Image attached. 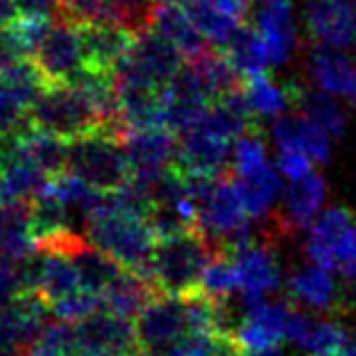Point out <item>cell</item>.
<instances>
[{"label":"cell","instance_id":"1","mask_svg":"<svg viewBox=\"0 0 356 356\" xmlns=\"http://www.w3.org/2000/svg\"><path fill=\"white\" fill-rule=\"evenodd\" d=\"M216 245L197 227H188L154 241L145 280L163 295H193L207 264L216 254Z\"/></svg>","mask_w":356,"mask_h":356},{"label":"cell","instance_id":"2","mask_svg":"<svg viewBox=\"0 0 356 356\" xmlns=\"http://www.w3.org/2000/svg\"><path fill=\"white\" fill-rule=\"evenodd\" d=\"M84 236L125 270L145 277L157 236L141 216L98 207L84 225Z\"/></svg>","mask_w":356,"mask_h":356},{"label":"cell","instance_id":"3","mask_svg":"<svg viewBox=\"0 0 356 356\" xmlns=\"http://www.w3.org/2000/svg\"><path fill=\"white\" fill-rule=\"evenodd\" d=\"M64 170L102 193L114 191L125 184L129 177L123 141L118 136L100 132V129L75 136L66 141Z\"/></svg>","mask_w":356,"mask_h":356},{"label":"cell","instance_id":"4","mask_svg":"<svg viewBox=\"0 0 356 356\" xmlns=\"http://www.w3.org/2000/svg\"><path fill=\"white\" fill-rule=\"evenodd\" d=\"M30 123L64 141L98 129V114L86 95L66 82H46L30 105Z\"/></svg>","mask_w":356,"mask_h":356},{"label":"cell","instance_id":"5","mask_svg":"<svg viewBox=\"0 0 356 356\" xmlns=\"http://www.w3.org/2000/svg\"><path fill=\"white\" fill-rule=\"evenodd\" d=\"M184 59L186 57L179 53L177 46H172L166 37L150 28L132 39L127 53L114 66L111 75L116 80L143 82L163 89L177 73V68L184 64Z\"/></svg>","mask_w":356,"mask_h":356},{"label":"cell","instance_id":"6","mask_svg":"<svg viewBox=\"0 0 356 356\" xmlns=\"http://www.w3.org/2000/svg\"><path fill=\"white\" fill-rule=\"evenodd\" d=\"M77 356H138L134 320L100 309L73 323Z\"/></svg>","mask_w":356,"mask_h":356},{"label":"cell","instance_id":"7","mask_svg":"<svg viewBox=\"0 0 356 356\" xmlns=\"http://www.w3.org/2000/svg\"><path fill=\"white\" fill-rule=\"evenodd\" d=\"M307 257L320 268L334 270L356 250V211L350 207H332L311 220Z\"/></svg>","mask_w":356,"mask_h":356},{"label":"cell","instance_id":"8","mask_svg":"<svg viewBox=\"0 0 356 356\" xmlns=\"http://www.w3.org/2000/svg\"><path fill=\"white\" fill-rule=\"evenodd\" d=\"M134 329L141 352L159 356L172 341H177L181 334L191 332L186 298L157 293L136 314Z\"/></svg>","mask_w":356,"mask_h":356},{"label":"cell","instance_id":"9","mask_svg":"<svg viewBox=\"0 0 356 356\" xmlns=\"http://www.w3.org/2000/svg\"><path fill=\"white\" fill-rule=\"evenodd\" d=\"M123 150L129 168V177L138 184H147L175 163L177 134L168 127L157 125L134 129L123 138Z\"/></svg>","mask_w":356,"mask_h":356},{"label":"cell","instance_id":"10","mask_svg":"<svg viewBox=\"0 0 356 356\" xmlns=\"http://www.w3.org/2000/svg\"><path fill=\"white\" fill-rule=\"evenodd\" d=\"M234 270H236L238 293L248 300H261L266 293L277 291L282 284L280 264H277L275 245L261 232L254 241L243 245L232 254Z\"/></svg>","mask_w":356,"mask_h":356},{"label":"cell","instance_id":"11","mask_svg":"<svg viewBox=\"0 0 356 356\" xmlns=\"http://www.w3.org/2000/svg\"><path fill=\"white\" fill-rule=\"evenodd\" d=\"M232 141L204 127H188L177 134L175 166L181 172L191 175H220L229 170Z\"/></svg>","mask_w":356,"mask_h":356},{"label":"cell","instance_id":"12","mask_svg":"<svg viewBox=\"0 0 356 356\" xmlns=\"http://www.w3.org/2000/svg\"><path fill=\"white\" fill-rule=\"evenodd\" d=\"M289 300L332 318H341L350 311V300H347L343 286L332 277V270L316 264L291 275Z\"/></svg>","mask_w":356,"mask_h":356},{"label":"cell","instance_id":"13","mask_svg":"<svg viewBox=\"0 0 356 356\" xmlns=\"http://www.w3.org/2000/svg\"><path fill=\"white\" fill-rule=\"evenodd\" d=\"M307 28L318 43L341 50L356 48L352 0H307Z\"/></svg>","mask_w":356,"mask_h":356},{"label":"cell","instance_id":"14","mask_svg":"<svg viewBox=\"0 0 356 356\" xmlns=\"http://www.w3.org/2000/svg\"><path fill=\"white\" fill-rule=\"evenodd\" d=\"M257 32L261 34L268 64L284 66L298 50V30H295L291 0H264L257 12Z\"/></svg>","mask_w":356,"mask_h":356},{"label":"cell","instance_id":"15","mask_svg":"<svg viewBox=\"0 0 356 356\" xmlns=\"http://www.w3.org/2000/svg\"><path fill=\"white\" fill-rule=\"evenodd\" d=\"M309 73L320 91L341 95L356 114V64L345 50L318 43L309 53Z\"/></svg>","mask_w":356,"mask_h":356},{"label":"cell","instance_id":"16","mask_svg":"<svg viewBox=\"0 0 356 356\" xmlns=\"http://www.w3.org/2000/svg\"><path fill=\"white\" fill-rule=\"evenodd\" d=\"M273 138L280 145V150H302L320 163H325L332 154V138L314 120L304 116L300 109L284 111V114L275 116Z\"/></svg>","mask_w":356,"mask_h":356},{"label":"cell","instance_id":"17","mask_svg":"<svg viewBox=\"0 0 356 356\" xmlns=\"http://www.w3.org/2000/svg\"><path fill=\"white\" fill-rule=\"evenodd\" d=\"M114 89H116V100H118V116H120V123L125 127V132L163 125L161 123V89L143 84V82L116 80V77H114Z\"/></svg>","mask_w":356,"mask_h":356},{"label":"cell","instance_id":"18","mask_svg":"<svg viewBox=\"0 0 356 356\" xmlns=\"http://www.w3.org/2000/svg\"><path fill=\"white\" fill-rule=\"evenodd\" d=\"M77 34H80L84 64L107 73L114 71L134 39L127 30L111 23H86L77 28Z\"/></svg>","mask_w":356,"mask_h":356},{"label":"cell","instance_id":"19","mask_svg":"<svg viewBox=\"0 0 356 356\" xmlns=\"http://www.w3.org/2000/svg\"><path fill=\"white\" fill-rule=\"evenodd\" d=\"M243 93L257 118H275L298 105L302 86L295 82H275L264 71L243 80Z\"/></svg>","mask_w":356,"mask_h":356},{"label":"cell","instance_id":"20","mask_svg":"<svg viewBox=\"0 0 356 356\" xmlns=\"http://www.w3.org/2000/svg\"><path fill=\"white\" fill-rule=\"evenodd\" d=\"M32 250L30 200H0V257L12 261Z\"/></svg>","mask_w":356,"mask_h":356},{"label":"cell","instance_id":"21","mask_svg":"<svg viewBox=\"0 0 356 356\" xmlns=\"http://www.w3.org/2000/svg\"><path fill=\"white\" fill-rule=\"evenodd\" d=\"M48 191L62 202L73 229H77V222H82V229H84L86 220L91 218V213L98 209L102 202V191L89 186L86 181H82L80 177H75L66 170L50 177Z\"/></svg>","mask_w":356,"mask_h":356},{"label":"cell","instance_id":"22","mask_svg":"<svg viewBox=\"0 0 356 356\" xmlns=\"http://www.w3.org/2000/svg\"><path fill=\"white\" fill-rule=\"evenodd\" d=\"M157 291L154 286L145 280L143 275L132 270H120L114 282H111L105 291H102V309L111 311L116 316H123L134 320L147 302H150Z\"/></svg>","mask_w":356,"mask_h":356},{"label":"cell","instance_id":"23","mask_svg":"<svg viewBox=\"0 0 356 356\" xmlns=\"http://www.w3.org/2000/svg\"><path fill=\"white\" fill-rule=\"evenodd\" d=\"M220 53L227 57V62L236 68V73L245 80L250 75L268 71V55L261 34L257 32L254 25L243 21L236 30L229 34V39L218 48Z\"/></svg>","mask_w":356,"mask_h":356},{"label":"cell","instance_id":"24","mask_svg":"<svg viewBox=\"0 0 356 356\" xmlns=\"http://www.w3.org/2000/svg\"><path fill=\"white\" fill-rule=\"evenodd\" d=\"M150 28L154 32H159L161 37H166L172 46L179 48V53L184 57H191L204 50L209 43L202 39L191 19L186 16V12L181 10L179 5H170V3H157L152 14V25Z\"/></svg>","mask_w":356,"mask_h":356},{"label":"cell","instance_id":"25","mask_svg":"<svg viewBox=\"0 0 356 356\" xmlns=\"http://www.w3.org/2000/svg\"><path fill=\"white\" fill-rule=\"evenodd\" d=\"M66 257H71V261L77 268V275H80V289H86V291L98 293V295H102V291L114 282V277L123 270V266L116 264L114 259L105 254V252L93 248L86 238L77 243Z\"/></svg>","mask_w":356,"mask_h":356},{"label":"cell","instance_id":"26","mask_svg":"<svg viewBox=\"0 0 356 356\" xmlns=\"http://www.w3.org/2000/svg\"><path fill=\"white\" fill-rule=\"evenodd\" d=\"M41 280L37 295L50 307L53 302L66 298L80 289V275L71 261V257L59 254V252H41Z\"/></svg>","mask_w":356,"mask_h":356},{"label":"cell","instance_id":"27","mask_svg":"<svg viewBox=\"0 0 356 356\" xmlns=\"http://www.w3.org/2000/svg\"><path fill=\"white\" fill-rule=\"evenodd\" d=\"M236 179L238 193L243 197V204H245V211L250 218L261 220L264 216L273 209L275 200L282 193V181L277 170L268 163L266 168L257 170L254 175L248 177H234Z\"/></svg>","mask_w":356,"mask_h":356},{"label":"cell","instance_id":"28","mask_svg":"<svg viewBox=\"0 0 356 356\" xmlns=\"http://www.w3.org/2000/svg\"><path fill=\"white\" fill-rule=\"evenodd\" d=\"M14 145L19 147V152H23L30 161L37 163L43 172H48L50 177L57 175V172H64V166H66L64 138L32 127L23 136L14 138Z\"/></svg>","mask_w":356,"mask_h":356},{"label":"cell","instance_id":"29","mask_svg":"<svg viewBox=\"0 0 356 356\" xmlns=\"http://www.w3.org/2000/svg\"><path fill=\"white\" fill-rule=\"evenodd\" d=\"M347 329L332 316L309 320L307 332L302 334L298 345L307 356H343L345 347L350 345Z\"/></svg>","mask_w":356,"mask_h":356},{"label":"cell","instance_id":"30","mask_svg":"<svg viewBox=\"0 0 356 356\" xmlns=\"http://www.w3.org/2000/svg\"><path fill=\"white\" fill-rule=\"evenodd\" d=\"M295 109H300L309 120H314L329 138H341L345 134V127H347L345 109L338 105L329 93L302 89Z\"/></svg>","mask_w":356,"mask_h":356},{"label":"cell","instance_id":"31","mask_svg":"<svg viewBox=\"0 0 356 356\" xmlns=\"http://www.w3.org/2000/svg\"><path fill=\"white\" fill-rule=\"evenodd\" d=\"M43 84H46V80L41 77L39 68L32 64L30 57L16 59V62L0 68V89L10 91L28 107L39 95Z\"/></svg>","mask_w":356,"mask_h":356},{"label":"cell","instance_id":"32","mask_svg":"<svg viewBox=\"0 0 356 356\" xmlns=\"http://www.w3.org/2000/svg\"><path fill=\"white\" fill-rule=\"evenodd\" d=\"M25 352L28 356H75L73 323L62 318L48 320Z\"/></svg>","mask_w":356,"mask_h":356},{"label":"cell","instance_id":"33","mask_svg":"<svg viewBox=\"0 0 356 356\" xmlns=\"http://www.w3.org/2000/svg\"><path fill=\"white\" fill-rule=\"evenodd\" d=\"M268 166V152L261 132H245L232 141L229 172L234 177L254 175L257 170Z\"/></svg>","mask_w":356,"mask_h":356},{"label":"cell","instance_id":"34","mask_svg":"<svg viewBox=\"0 0 356 356\" xmlns=\"http://www.w3.org/2000/svg\"><path fill=\"white\" fill-rule=\"evenodd\" d=\"M200 293L209 295L213 300H225L229 295L238 293L232 254H227V252H216L211 257V261L207 264L202 273V280H200Z\"/></svg>","mask_w":356,"mask_h":356},{"label":"cell","instance_id":"35","mask_svg":"<svg viewBox=\"0 0 356 356\" xmlns=\"http://www.w3.org/2000/svg\"><path fill=\"white\" fill-rule=\"evenodd\" d=\"M222 345L225 341L218 334L191 329V332L181 334L177 341H172L159 356H216Z\"/></svg>","mask_w":356,"mask_h":356},{"label":"cell","instance_id":"36","mask_svg":"<svg viewBox=\"0 0 356 356\" xmlns=\"http://www.w3.org/2000/svg\"><path fill=\"white\" fill-rule=\"evenodd\" d=\"M28 129H32L30 107L10 91L0 89V138H19Z\"/></svg>","mask_w":356,"mask_h":356},{"label":"cell","instance_id":"37","mask_svg":"<svg viewBox=\"0 0 356 356\" xmlns=\"http://www.w3.org/2000/svg\"><path fill=\"white\" fill-rule=\"evenodd\" d=\"M100 309H102V295L91 293L86 289H77L75 293L50 304V311H53L57 318L68 320V323H77V320L91 316Z\"/></svg>","mask_w":356,"mask_h":356},{"label":"cell","instance_id":"38","mask_svg":"<svg viewBox=\"0 0 356 356\" xmlns=\"http://www.w3.org/2000/svg\"><path fill=\"white\" fill-rule=\"evenodd\" d=\"M23 57H28V48H25L16 21L0 23V68Z\"/></svg>","mask_w":356,"mask_h":356},{"label":"cell","instance_id":"39","mask_svg":"<svg viewBox=\"0 0 356 356\" xmlns=\"http://www.w3.org/2000/svg\"><path fill=\"white\" fill-rule=\"evenodd\" d=\"M277 168H280L284 177L293 181L309 175L311 168H314V159L302 150H280V154H277Z\"/></svg>","mask_w":356,"mask_h":356},{"label":"cell","instance_id":"40","mask_svg":"<svg viewBox=\"0 0 356 356\" xmlns=\"http://www.w3.org/2000/svg\"><path fill=\"white\" fill-rule=\"evenodd\" d=\"M16 293H21V289L14 277L12 261L10 259H3V261H0V311L7 307V302H10Z\"/></svg>","mask_w":356,"mask_h":356},{"label":"cell","instance_id":"41","mask_svg":"<svg viewBox=\"0 0 356 356\" xmlns=\"http://www.w3.org/2000/svg\"><path fill=\"white\" fill-rule=\"evenodd\" d=\"M19 16L28 19H48L55 16V0H14Z\"/></svg>","mask_w":356,"mask_h":356},{"label":"cell","instance_id":"42","mask_svg":"<svg viewBox=\"0 0 356 356\" xmlns=\"http://www.w3.org/2000/svg\"><path fill=\"white\" fill-rule=\"evenodd\" d=\"M16 16H19V12H16L14 0H0V23H10Z\"/></svg>","mask_w":356,"mask_h":356},{"label":"cell","instance_id":"43","mask_svg":"<svg viewBox=\"0 0 356 356\" xmlns=\"http://www.w3.org/2000/svg\"><path fill=\"white\" fill-rule=\"evenodd\" d=\"M338 270H341L345 277H352V280H356V250H354V254L347 259L345 264L338 266Z\"/></svg>","mask_w":356,"mask_h":356},{"label":"cell","instance_id":"44","mask_svg":"<svg viewBox=\"0 0 356 356\" xmlns=\"http://www.w3.org/2000/svg\"><path fill=\"white\" fill-rule=\"evenodd\" d=\"M216 356H248V354H243V352H238V350H234L232 345L225 343V345L220 347V352L216 354Z\"/></svg>","mask_w":356,"mask_h":356},{"label":"cell","instance_id":"45","mask_svg":"<svg viewBox=\"0 0 356 356\" xmlns=\"http://www.w3.org/2000/svg\"><path fill=\"white\" fill-rule=\"evenodd\" d=\"M352 7H354V19H356V0H352Z\"/></svg>","mask_w":356,"mask_h":356},{"label":"cell","instance_id":"46","mask_svg":"<svg viewBox=\"0 0 356 356\" xmlns=\"http://www.w3.org/2000/svg\"><path fill=\"white\" fill-rule=\"evenodd\" d=\"M138 356H150V354H145V352H141V354H138Z\"/></svg>","mask_w":356,"mask_h":356},{"label":"cell","instance_id":"47","mask_svg":"<svg viewBox=\"0 0 356 356\" xmlns=\"http://www.w3.org/2000/svg\"><path fill=\"white\" fill-rule=\"evenodd\" d=\"M354 300H356V289H354Z\"/></svg>","mask_w":356,"mask_h":356},{"label":"cell","instance_id":"48","mask_svg":"<svg viewBox=\"0 0 356 356\" xmlns=\"http://www.w3.org/2000/svg\"><path fill=\"white\" fill-rule=\"evenodd\" d=\"M0 261H3V257H0Z\"/></svg>","mask_w":356,"mask_h":356},{"label":"cell","instance_id":"49","mask_svg":"<svg viewBox=\"0 0 356 356\" xmlns=\"http://www.w3.org/2000/svg\"><path fill=\"white\" fill-rule=\"evenodd\" d=\"M75 356H77V354H75Z\"/></svg>","mask_w":356,"mask_h":356}]
</instances>
